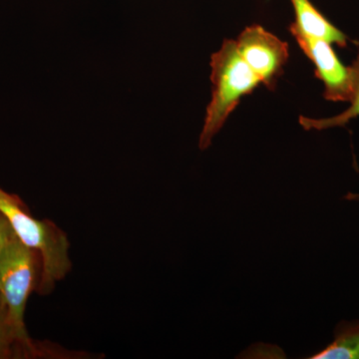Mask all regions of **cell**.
I'll list each match as a JSON object with an SVG mask.
<instances>
[{
	"label": "cell",
	"instance_id": "6da1fadb",
	"mask_svg": "<svg viewBox=\"0 0 359 359\" xmlns=\"http://www.w3.org/2000/svg\"><path fill=\"white\" fill-rule=\"evenodd\" d=\"M0 212L6 217L14 233L39 252L42 273L36 292L41 295L51 294L56 283L65 278L72 269L70 243L65 231L50 219H35L18 195L6 192L1 187Z\"/></svg>",
	"mask_w": 359,
	"mask_h": 359
},
{
	"label": "cell",
	"instance_id": "7a4b0ae2",
	"mask_svg": "<svg viewBox=\"0 0 359 359\" xmlns=\"http://www.w3.org/2000/svg\"><path fill=\"white\" fill-rule=\"evenodd\" d=\"M212 99L207 107L199 147L205 150L241 99L262 83L238 53L235 40H224L211 58Z\"/></svg>",
	"mask_w": 359,
	"mask_h": 359
},
{
	"label": "cell",
	"instance_id": "3957f363",
	"mask_svg": "<svg viewBox=\"0 0 359 359\" xmlns=\"http://www.w3.org/2000/svg\"><path fill=\"white\" fill-rule=\"evenodd\" d=\"M42 273L39 252L28 247L13 233L0 250V294L6 299L9 316L25 341L33 339L25 327L26 304L37 292Z\"/></svg>",
	"mask_w": 359,
	"mask_h": 359
},
{
	"label": "cell",
	"instance_id": "277c9868",
	"mask_svg": "<svg viewBox=\"0 0 359 359\" xmlns=\"http://www.w3.org/2000/svg\"><path fill=\"white\" fill-rule=\"evenodd\" d=\"M236 44L238 53L262 83L273 86L289 59V45L259 25L245 28Z\"/></svg>",
	"mask_w": 359,
	"mask_h": 359
},
{
	"label": "cell",
	"instance_id": "5b68a950",
	"mask_svg": "<svg viewBox=\"0 0 359 359\" xmlns=\"http://www.w3.org/2000/svg\"><path fill=\"white\" fill-rule=\"evenodd\" d=\"M292 36L311 59L316 76L325 85V98L332 102H348L351 95V67L342 65L330 42L308 36L290 27Z\"/></svg>",
	"mask_w": 359,
	"mask_h": 359
},
{
	"label": "cell",
	"instance_id": "8992f818",
	"mask_svg": "<svg viewBox=\"0 0 359 359\" xmlns=\"http://www.w3.org/2000/svg\"><path fill=\"white\" fill-rule=\"evenodd\" d=\"M57 355L65 358L60 347L49 342L22 339L11 320L6 299L0 294V359L58 358Z\"/></svg>",
	"mask_w": 359,
	"mask_h": 359
},
{
	"label": "cell",
	"instance_id": "52a82bcc",
	"mask_svg": "<svg viewBox=\"0 0 359 359\" xmlns=\"http://www.w3.org/2000/svg\"><path fill=\"white\" fill-rule=\"evenodd\" d=\"M294 7L295 21L290 27L308 35L325 40L340 47L347 45V36L332 25L314 7L311 0H290Z\"/></svg>",
	"mask_w": 359,
	"mask_h": 359
},
{
	"label": "cell",
	"instance_id": "ba28073f",
	"mask_svg": "<svg viewBox=\"0 0 359 359\" xmlns=\"http://www.w3.org/2000/svg\"><path fill=\"white\" fill-rule=\"evenodd\" d=\"M351 71V95L348 103L351 104L346 111L337 116L323 119H311V118L299 117V123L306 130H325L334 127L344 126L351 120L359 117V53L349 66Z\"/></svg>",
	"mask_w": 359,
	"mask_h": 359
},
{
	"label": "cell",
	"instance_id": "9c48e42d",
	"mask_svg": "<svg viewBox=\"0 0 359 359\" xmlns=\"http://www.w3.org/2000/svg\"><path fill=\"white\" fill-rule=\"evenodd\" d=\"M311 359H359V325H344L334 341Z\"/></svg>",
	"mask_w": 359,
	"mask_h": 359
},
{
	"label": "cell",
	"instance_id": "30bf717a",
	"mask_svg": "<svg viewBox=\"0 0 359 359\" xmlns=\"http://www.w3.org/2000/svg\"><path fill=\"white\" fill-rule=\"evenodd\" d=\"M13 230L6 217L0 212V250L4 247L9 237L13 235Z\"/></svg>",
	"mask_w": 359,
	"mask_h": 359
}]
</instances>
